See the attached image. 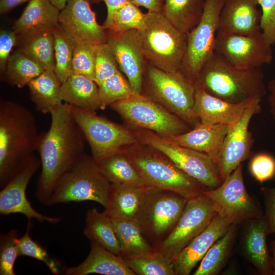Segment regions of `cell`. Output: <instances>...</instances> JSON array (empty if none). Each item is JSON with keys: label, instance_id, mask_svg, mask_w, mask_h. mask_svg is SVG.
<instances>
[{"label": "cell", "instance_id": "cell-27", "mask_svg": "<svg viewBox=\"0 0 275 275\" xmlns=\"http://www.w3.org/2000/svg\"><path fill=\"white\" fill-rule=\"evenodd\" d=\"M60 94L63 102L72 106L95 113L101 109L98 87L85 75L72 71L62 83Z\"/></svg>", "mask_w": 275, "mask_h": 275}, {"label": "cell", "instance_id": "cell-39", "mask_svg": "<svg viewBox=\"0 0 275 275\" xmlns=\"http://www.w3.org/2000/svg\"><path fill=\"white\" fill-rule=\"evenodd\" d=\"M98 87L101 109L134 94L128 80L120 70L104 80Z\"/></svg>", "mask_w": 275, "mask_h": 275}, {"label": "cell", "instance_id": "cell-55", "mask_svg": "<svg viewBox=\"0 0 275 275\" xmlns=\"http://www.w3.org/2000/svg\"><path fill=\"white\" fill-rule=\"evenodd\" d=\"M91 1L93 3H98L100 1H102V0H91Z\"/></svg>", "mask_w": 275, "mask_h": 275}, {"label": "cell", "instance_id": "cell-51", "mask_svg": "<svg viewBox=\"0 0 275 275\" xmlns=\"http://www.w3.org/2000/svg\"><path fill=\"white\" fill-rule=\"evenodd\" d=\"M267 89L269 92L267 100L269 111L275 121V78L269 81Z\"/></svg>", "mask_w": 275, "mask_h": 275}, {"label": "cell", "instance_id": "cell-19", "mask_svg": "<svg viewBox=\"0 0 275 275\" xmlns=\"http://www.w3.org/2000/svg\"><path fill=\"white\" fill-rule=\"evenodd\" d=\"M59 24L74 43L106 42L105 30L98 23L89 0H68L60 11Z\"/></svg>", "mask_w": 275, "mask_h": 275}, {"label": "cell", "instance_id": "cell-49", "mask_svg": "<svg viewBox=\"0 0 275 275\" xmlns=\"http://www.w3.org/2000/svg\"><path fill=\"white\" fill-rule=\"evenodd\" d=\"M106 5L107 15L103 24L105 30L109 29L117 11L131 0H102Z\"/></svg>", "mask_w": 275, "mask_h": 275}, {"label": "cell", "instance_id": "cell-2", "mask_svg": "<svg viewBox=\"0 0 275 275\" xmlns=\"http://www.w3.org/2000/svg\"><path fill=\"white\" fill-rule=\"evenodd\" d=\"M39 134L32 112L14 101H0V187L19 164L37 151Z\"/></svg>", "mask_w": 275, "mask_h": 275}, {"label": "cell", "instance_id": "cell-47", "mask_svg": "<svg viewBox=\"0 0 275 275\" xmlns=\"http://www.w3.org/2000/svg\"><path fill=\"white\" fill-rule=\"evenodd\" d=\"M18 38L13 30H1L0 32V72L3 76L7 62Z\"/></svg>", "mask_w": 275, "mask_h": 275}, {"label": "cell", "instance_id": "cell-21", "mask_svg": "<svg viewBox=\"0 0 275 275\" xmlns=\"http://www.w3.org/2000/svg\"><path fill=\"white\" fill-rule=\"evenodd\" d=\"M231 225L216 214L207 227L172 260L175 274H189L210 248L227 232Z\"/></svg>", "mask_w": 275, "mask_h": 275}, {"label": "cell", "instance_id": "cell-50", "mask_svg": "<svg viewBox=\"0 0 275 275\" xmlns=\"http://www.w3.org/2000/svg\"><path fill=\"white\" fill-rule=\"evenodd\" d=\"M138 7H143L150 12H161L164 0H131Z\"/></svg>", "mask_w": 275, "mask_h": 275}, {"label": "cell", "instance_id": "cell-48", "mask_svg": "<svg viewBox=\"0 0 275 275\" xmlns=\"http://www.w3.org/2000/svg\"><path fill=\"white\" fill-rule=\"evenodd\" d=\"M263 193L265 214L269 234H275V185L261 189Z\"/></svg>", "mask_w": 275, "mask_h": 275}, {"label": "cell", "instance_id": "cell-10", "mask_svg": "<svg viewBox=\"0 0 275 275\" xmlns=\"http://www.w3.org/2000/svg\"><path fill=\"white\" fill-rule=\"evenodd\" d=\"M73 116L88 143L96 162L138 142L133 129L71 105Z\"/></svg>", "mask_w": 275, "mask_h": 275}, {"label": "cell", "instance_id": "cell-35", "mask_svg": "<svg viewBox=\"0 0 275 275\" xmlns=\"http://www.w3.org/2000/svg\"><path fill=\"white\" fill-rule=\"evenodd\" d=\"M20 40L18 50L37 62L45 70L54 71V37L52 30L35 33Z\"/></svg>", "mask_w": 275, "mask_h": 275}, {"label": "cell", "instance_id": "cell-33", "mask_svg": "<svg viewBox=\"0 0 275 275\" xmlns=\"http://www.w3.org/2000/svg\"><path fill=\"white\" fill-rule=\"evenodd\" d=\"M111 219L120 243L122 257L138 255L153 251V247L145 239L135 218Z\"/></svg>", "mask_w": 275, "mask_h": 275}, {"label": "cell", "instance_id": "cell-31", "mask_svg": "<svg viewBox=\"0 0 275 275\" xmlns=\"http://www.w3.org/2000/svg\"><path fill=\"white\" fill-rule=\"evenodd\" d=\"M84 235L109 251L121 256V248L111 218L96 208L87 210Z\"/></svg>", "mask_w": 275, "mask_h": 275}, {"label": "cell", "instance_id": "cell-54", "mask_svg": "<svg viewBox=\"0 0 275 275\" xmlns=\"http://www.w3.org/2000/svg\"><path fill=\"white\" fill-rule=\"evenodd\" d=\"M270 246L272 260V274L275 275V238L271 241Z\"/></svg>", "mask_w": 275, "mask_h": 275}, {"label": "cell", "instance_id": "cell-7", "mask_svg": "<svg viewBox=\"0 0 275 275\" xmlns=\"http://www.w3.org/2000/svg\"><path fill=\"white\" fill-rule=\"evenodd\" d=\"M111 184L92 156L85 153L59 179L48 205L91 201L105 207Z\"/></svg>", "mask_w": 275, "mask_h": 275}, {"label": "cell", "instance_id": "cell-34", "mask_svg": "<svg viewBox=\"0 0 275 275\" xmlns=\"http://www.w3.org/2000/svg\"><path fill=\"white\" fill-rule=\"evenodd\" d=\"M237 230V225L230 226L227 232L210 248L194 275H216L221 271L230 256Z\"/></svg>", "mask_w": 275, "mask_h": 275}, {"label": "cell", "instance_id": "cell-22", "mask_svg": "<svg viewBox=\"0 0 275 275\" xmlns=\"http://www.w3.org/2000/svg\"><path fill=\"white\" fill-rule=\"evenodd\" d=\"M258 0H224L217 32L251 35L260 31Z\"/></svg>", "mask_w": 275, "mask_h": 275}, {"label": "cell", "instance_id": "cell-13", "mask_svg": "<svg viewBox=\"0 0 275 275\" xmlns=\"http://www.w3.org/2000/svg\"><path fill=\"white\" fill-rule=\"evenodd\" d=\"M203 193L212 201L217 214L232 225L244 224L263 215L259 203L246 190L242 163L219 186Z\"/></svg>", "mask_w": 275, "mask_h": 275}, {"label": "cell", "instance_id": "cell-8", "mask_svg": "<svg viewBox=\"0 0 275 275\" xmlns=\"http://www.w3.org/2000/svg\"><path fill=\"white\" fill-rule=\"evenodd\" d=\"M109 106L132 129L147 130L166 137L192 128L180 117L143 94L134 93Z\"/></svg>", "mask_w": 275, "mask_h": 275}, {"label": "cell", "instance_id": "cell-43", "mask_svg": "<svg viewBox=\"0 0 275 275\" xmlns=\"http://www.w3.org/2000/svg\"><path fill=\"white\" fill-rule=\"evenodd\" d=\"M18 232L11 229L6 233H1L0 236V274L15 275L14 265L19 257L16 243Z\"/></svg>", "mask_w": 275, "mask_h": 275}, {"label": "cell", "instance_id": "cell-4", "mask_svg": "<svg viewBox=\"0 0 275 275\" xmlns=\"http://www.w3.org/2000/svg\"><path fill=\"white\" fill-rule=\"evenodd\" d=\"M146 187L177 193L187 200L208 189L179 169L166 155L138 142L123 150Z\"/></svg>", "mask_w": 275, "mask_h": 275}, {"label": "cell", "instance_id": "cell-53", "mask_svg": "<svg viewBox=\"0 0 275 275\" xmlns=\"http://www.w3.org/2000/svg\"><path fill=\"white\" fill-rule=\"evenodd\" d=\"M50 2L57 7L60 11H61L66 6L68 0H49Z\"/></svg>", "mask_w": 275, "mask_h": 275}, {"label": "cell", "instance_id": "cell-23", "mask_svg": "<svg viewBox=\"0 0 275 275\" xmlns=\"http://www.w3.org/2000/svg\"><path fill=\"white\" fill-rule=\"evenodd\" d=\"M244 224L241 239L244 255L260 274H272V256L267 243L269 234L264 215Z\"/></svg>", "mask_w": 275, "mask_h": 275}, {"label": "cell", "instance_id": "cell-5", "mask_svg": "<svg viewBox=\"0 0 275 275\" xmlns=\"http://www.w3.org/2000/svg\"><path fill=\"white\" fill-rule=\"evenodd\" d=\"M142 94L180 117L192 128L200 122L194 112L196 86L180 70L168 72L147 62Z\"/></svg>", "mask_w": 275, "mask_h": 275}, {"label": "cell", "instance_id": "cell-42", "mask_svg": "<svg viewBox=\"0 0 275 275\" xmlns=\"http://www.w3.org/2000/svg\"><path fill=\"white\" fill-rule=\"evenodd\" d=\"M95 44L88 42L74 43L72 62V71L94 80Z\"/></svg>", "mask_w": 275, "mask_h": 275}, {"label": "cell", "instance_id": "cell-11", "mask_svg": "<svg viewBox=\"0 0 275 275\" xmlns=\"http://www.w3.org/2000/svg\"><path fill=\"white\" fill-rule=\"evenodd\" d=\"M133 129L140 143L166 155L185 173L207 189L215 188L222 184L218 167L207 154L179 145L154 132Z\"/></svg>", "mask_w": 275, "mask_h": 275}, {"label": "cell", "instance_id": "cell-3", "mask_svg": "<svg viewBox=\"0 0 275 275\" xmlns=\"http://www.w3.org/2000/svg\"><path fill=\"white\" fill-rule=\"evenodd\" d=\"M261 68L238 69L215 52L195 83L210 94L232 103L261 99L267 93Z\"/></svg>", "mask_w": 275, "mask_h": 275}, {"label": "cell", "instance_id": "cell-25", "mask_svg": "<svg viewBox=\"0 0 275 275\" xmlns=\"http://www.w3.org/2000/svg\"><path fill=\"white\" fill-rule=\"evenodd\" d=\"M60 11L49 0H30L12 30L18 39L35 33L52 30L59 23Z\"/></svg>", "mask_w": 275, "mask_h": 275}, {"label": "cell", "instance_id": "cell-52", "mask_svg": "<svg viewBox=\"0 0 275 275\" xmlns=\"http://www.w3.org/2000/svg\"><path fill=\"white\" fill-rule=\"evenodd\" d=\"M30 0H0V13L4 14Z\"/></svg>", "mask_w": 275, "mask_h": 275}, {"label": "cell", "instance_id": "cell-14", "mask_svg": "<svg viewBox=\"0 0 275 275\" xmlns=\"http://www.w3.org/2000/svg\"><path fill=\"white\" fill-rule=\"evenodd\" d=\"M217 214L209 198L204 193L187 200L175 227L153 250L172 260L201 233Z\"/></svg>", "mask_w": 275, "mask_h": 275}, {"label": "cell", "instance_id": "cell-24", "mask_svg": "<svg viewBox=\"0 0 275 275\" xmlns=\"http://www.w3.org/2000/svg\"><path fill=\"white\" fill-rule=\"evenodd\" d=\"M229 128L226 125L199 122L194 128L186 132L165 138L181 146L207 154L217 164Z\"/></svg>", "mask_w": 275, "mask_h": 275}, {"label": "cell", "instance_id": "cell-26", "mask_svg": "<svg viewBox=\"0 0 275 275\" xmlns=\"http://www.w3.org/2000/svg\"><path fill=\"white\" fill-rule=\"evenodd\" d=\"M98 273L105 275H135L123 258L91 241L90 252L79 264L65 269L66 275H86Z\"/></svg>", "mask_w": 275, "mask_h": 275}, {"label": "cell", "instance_id": "cell-41", "mask_svg": "<svg viewBox=\"0 0 275 275\" xmlns=\"http://www.w3.org/2000/svg\"><path fill=\"white\" fill-rule=\"evenodd\" d=\"M146 14L131 1L116 13L109 29L116 32L131 30H142L145 24Z\"/></svg>", "mask_w": 275, "mask_h": 275}, {"label": "cell", "instance_id": "cell-45", "mask_svg": "<svg viewBox=\"0 0 275 275\" xmlns=\"http://www.w3.org/2000/svg\"><path fill=\"white\" fill-rule=\"evenodd\" d=\"M251 174L261 183L275 177V157L266 153L255 155L250 163Z\"/></svg>", "mask_w": 275, "mask_h": 275}, {"label": "cell", "instance_id": "cell-29", "mask_svg": "<svg viewBox=\"0 0 275 275\" xmlns=\"http://www.w3.org/2000/svg\"><path fill=\"white\" fill-rule=\"evenodd\" d=\"M62 83L54 71L45 70L28 85L30 97L37 111L50 114L63 103L61 96Z\"/></svg>", "mask_w": 275, "mask_h": 275}, {"label": "cell", "instance_id": "cell-1", "mask_svg": "<svg viewBox=\"0 0 275 275\" xmlns=\"http://www.w3.org/2000/svg\"><path fill=\"white\" fill-rule=\"evenodd\" d=\"M49 114V128L40 134L37 148L41 171L35 191L38 200L46 205L59 179L85 153L86 141L70 105L63 102Z\"/></svg>", "mask_w": 275, "mask_h": 275}, {"label": "cell", "instance_id": "cell-44", "mask_svg": "<svg viewBox=\"0 0 275 275\" xmlns=\"http://www.w3.org/2000/svg\"><path fill=\"white\" fill-rule=\"evenodd\" d=\"M119 71L117 62L107 43L96 44L94 81L97 86Z\"/></svg>", "mask_w": 275, "mask_h": 275}, {"label": "cell", "instance_id": "cell-32", "mask_svg": "<svg viewBox=\"0 0 275 275\" xmlns=\"http://www.w3.org/2000/svg\"><path fill=\"white\" fill-rule=\"evenodd\" d=\"M97 163L111 184L145 186L136 169L123 151Z\"/></svg>", "mask_w": 275, "mask_h": 275}, {"label": "cell", "instance_id": "cell-28", "mask_svg": "<svg viewBox=\"0 0 275 275\" xmlns=\"http://www.w3.org/2000/svg\"><path fill=\"white\" fill-rule=\"evenodd\" d=\"M146 190V186L111 184L104 212L111 218H135Z\"/></svg>", "mask_w": 275, "mask_h": 275}, {"label": "cell", "instance_id": "cell-36", "mask_svg": "<svg viewBox=\"0 0 275 275\" xmlns=\"http://www.w3.org/2000/svg\"><path fill=\"white\" fill-rule=\"evenodd\" d=\"M44 71L37 62L17 50L11 54L2 77L10 85L21 88Z\"/></svg>", "mask_w": 275, "mask_h": 275}, {"label": "cell", "instance_id": "cell-6", "mask_svg": "<svg viewBox=\"0 0 275 275\" xmlns=\"http://www.w3.org/2000/svg\"><path fill=\"white\" fill-rule=\"evenodd\" d=\"M143 29L139 31L148 63L166 71L180 70L186 44V35L174 26L162 12L146 13Z\"/></svg>", "mask_w": 275, "mask_h": 275}, {"label": "cell", "instance_id": "cell-40", "mask_svg": "<svg viewBox=\"0 0 275 275\" xmlns=\"http://www.w3.org/2000/svg\"><path fill=\"white\" fill-rule=\"evenodd\" d=\"M32 228V219H28L25 233L23 236L16 239L19 256L36 259L44 263L52 273L59 274L60 272L59 264L49 256L45 248L31 237L30 232Z\"/></svg>", "mask_w": 275, "mask_h": 275}, {"label": "cell", "instance_id": "cell-37", "mask_svg": "<svg viewBox=\"0 0 275 275\" xmlns=\"http://www.w3.org/2000/svg\"><path fill=\"white\" fill-rule=\"evenodd\" d=\"M138 275H175L171 260L154 251L141 255L122 257Z\"/></svg>", "mask_w": 275, "mask_h": 275}, {"label": "cell", "instance_id": "cell-17", "mask_svg": "<svg viewBox=\"0 0 275 275\" xmlns=\"http://www.w3.org/2000/svg\"><path fill=\"white\" fill-rule=\"evenodd\" d=\"M106 42L111 47L121 72L135 94H142L147 61L145 57L139 31L116 32L105 30Z\"/></svg>", "mask_w": 275, "mask_h": 275}, {"label": "cell", "instance_id": "cell-18", "mask_svg": "<svg viewBox=\"0 0 275 275\" xmlns=\"http://www.w3.org/2000/svg\"><path fill=\"white\" fill-rule=\"evenodd\" d=\"M261 101L255 100L238 121L229 128L217 164L222 182L253 153L254 139L249 126L253 117L261 111Z\"/></svg>", "mask_w": 275, "mask_h": 275}, {"label": "cell", "instance_id": "cell-16", "mask_svg": "<svg viewBox=\"0 0 275 275\" xmlns=\"http://www.w3.org/2000/svg\"><path fill=\"white\" fill-rule=\"evenodd\" d=\"M40 167V160L33 154L16 168L0 191L1 214L21 213L28 219H35L52 224L60 222L59 217L45 215L35 210L26 198L28 185Z\"/></svg>", "mask_w": 275, "mask_h": 275}, {"label": "cell", "instance_id": "cell-9", "mask_svg": "<svg viewBox=\"0 0 275 275\" xmlns=\"http://www.w3.org/2000/svg\"><path fill=\"white\" fill-rule=\"evenodd\" d=\"M187 200L172 191L146 187L135 219L153 245L163 241L172 232Z\"/></svg>", "mask_w": 275, "mask_h": 275}, {"label": "cell", "instance_id": "cell-46", "mask_svg": "<svg viewBox=\"0 0 275 275\" xmlns=\"http://www.w3.org/2000/svg\"><path fill=\"white\" fill-rule=\"evenodd\" d=\"M261 9L260 31L267 43L275 44V0H258Z\"/></svg>", "mask_w": 275, "mask_h": 275}, {"label": "cell", "instance_id": "cell-38", "mask_svg": "<svg viewBox=\"0 0 275 275\" xmlns=\"http://www.w3.org/2000/svg\"><path fill=\"white\" fill-rule=\"evenodd\" d=\"M52 31L54 37V72L64 83L72 72L74 43L59 23Z\"/></svg>", "mask_w": 275, "mask_h": 275}, {"label": "cell", "instance_id": "cell-12", "mask_svg": "<svg viewBox=\"0 0 275 275\" xmlns=\"http://www.w3.org/2000/svg\"><path fill=\"white\" fill-rule=\"evenodd\" d=\"M224 0H205L198 24L186 34V44L180 71L193 83L215 53V41Z\"/></svg>", "mask_w": 275, "mask_h": 275}, {"label": "cell", "instance_id": "cell-15", "mask_svg": "<svg viewBox=\"0 0 275 275\" xmlns=\"http://www.w3.org/2000/svg\"><path fill=\"white\" fill-rule=\"evenodd\" d=\"M215 52L233 66L245 70L261 68L273 58L271 45L261 31L251 35L217 32Z\"/></svg>", "mask_w": 275, "mask_h": 275}, {"label": "cell", "instance_id": "cell-30", "mask_svg": "<svg viewBox=\"0 0 275 275\" xmlns=\"http://www.w3.org/2000/svg\"><path fill=\"white\" fill-rule=\"evenodd\" d=\"M205 0H164L162 13L178 30L187 34L199 22Z\"/></svg>", "mask_w": 275, "mask_h": 275}, {"label": "cell", "instance_id": "cell-20", "mask_svg": "<svg viewBox=\"0 0 275 275\" xmlns=\"http://www.w3.org/2000/svg\"><path fill=\"white\" fill-rule=\"evenodd\" d=\"M256 99H257L232 103L215 97L202 88L196 86L194 112L195 117L202 123L226 125L230 128L238 121L246 109Z\"/></svg>", "mask_w": 275, "mask_h": 275}]
</instances>
